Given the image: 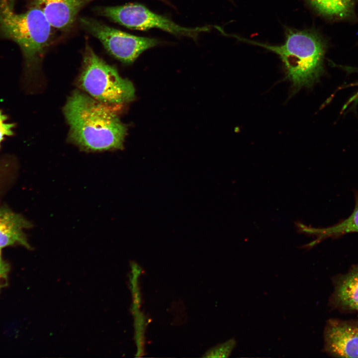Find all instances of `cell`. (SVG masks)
<instances>
[{"label": "cell", "mask_w": 358, "mask_h": 358, "mask_svg": "<svg viewBox=\"0 0 358 358\" xmlns=\"http://www.w3.org/2000/svg\"><path fill=\"white\" fill-rule=\"evenodd\" d=\"M97 12L115 22L134 29L157 28L176 35L191 37H195L200 32L209 30L207 27L195 28L182 27L139 4L100 7L97 8Z\"/></svg>", "instance_id": "obj_5"}, {"label": "cell", "mask_w": 358, "mask_h": 358, "mask_svg": "<svg viewBox=\"0 0 358 358\" xmlns=\"http://www.w3.org/2000/svg\"><path fill=\"white\" fill-rule=\"evenodd\" d=\"M78 84L91 97L107 104H123L135 97L132 83L122 78L115 67L99 57L87 44Z\"/></svg>", "instance_id": "obj_4"}, {"label": "cell", "mask_w": 358, "mask_h": 358, "mask_svg": "<svg viewBox=\"0 0 358 358\" xmlns=\"http://www.w3.org/2000/svg\"><path fill=\"white\" fill-rule=\"evenodd\" d=\"M79 22L111 55L124 63H132L143 51L158 43L155 39L133 35L93 18L82 17Z\"/></svg>", "instance_id": "obj_6"}, {"label": "cell", "mask_w": 358, "mask_h": 358, "mask_svg": "<svg viewBox=\"0 0 358 358\" xmlns=\"http://www.w3.org/2000/svg\"><path fill=\"white\" fill-rule=\"evenodd\" d=\"M324 351L333 357L358 358V321L330 319L324 331Z\"/></svg>", "instance_id": "obj_7"}, {"label": "cell", "mask_w": 358, "mask_h": 358, "mask_svg": "<svg viewBox=\"0 0 358 358\" xmlns=\"http://www.w3.org/2000/svg\"><path fill=\"white\" fill-rule=\"evenodd\" d=\"M312 235H316L318 244L322 239L330 237H338L345 234L358 232V194L356 196V204L351 215L347 219L334 226L326 228H311Z\"/></svg>", "instance_id": "obj_12"}, {"label": "cell", "mask_w": 358, "mask_h": 358, "mask_svg": "<svg viewBox=\"0 0 358 358\" xmlns=\"http://www.w3.org/2000/svg\"><path fill=\"white\" fill-rule=\"evenodd\" d=\"M321 14L332 18L343 19L354 13V0H307Z\"/></svg>", "instance_id": "obj_11"}, {"label": "cell", "mask_w": 358, "mask_h": 358, "mask_svg": "<svg viewBox=\"0 0 358 358\" xmlns=\"http://www.w3.org/2000/svg\"><path fill=\"white\" fill-rule=\"evenodd\" d=\"M237 38L278 55L284 64L287 78L292 84L293 92L303 87H311L322 74L325 44L314 32L290 30L287 32L285 43L278 46Z\"/></svg>", "instance_id": "obj_2"}, {"label": "cell", "mask_w": 358, "mask_h": 358, "mask_svg": "<svg viewBox=\"0 0 358 358\" xmlns=\"http://www.w3.org/2000/svg\"><path fill=\"white\" fill-rule=\"evenodd\" d=\"M94 0H32L31 6L40 9L54 28L67 31L81 9Z\"/></svg>", "instance_id": "obj_8"}, {"label": "cell", "mask_w": 358, "mask_h": 358, "mask_svg": "<svg viewBox=\"0 0 358 358\" xmlns=\"http://www.w3.org/2000/svg\"><path fill=\"white\" fill-rule=\"evenodd\" d=\"M63 111L70 127L69 139L81 149L100 152L123 148L126 127L108 104L75 90Z\"/></svg>", "instance_id": "obj_1"}, {"label": "cell", "mask_w": 358, "mask_h": 358, "mask_svg": "<svg viewBox=\"0 0 358 358\" xmlns=\"http://www.w3.org/2000/svg\"><path fill=\"white\" fill-rule=\"evenodd\" d=\"M9 270L8 265L2 259L0 248V291L7 285V276Z\"/></svg>", "instance_id": "obj_15"}, {"label": "cell", "mask_w": 358, "mask_h": 358, "mask_svg": "<svg viewBox=\"0 0 358 358\" xmlns=\"http://www.w3.org/2000/svg\"><path fill=\"white\" fill-rule=\"evenodd\" d=\"M53 28L38 7L31 6L24 12L17 13L9 0H0V35L18 45L27 73L36 68L51 44Z\"/></svg>", "instance_id": "obj_3"}, {"label": "cell", "mask_w": 358, "mask_h": 358, "mask_svg": "<svg viewBox=\"0 0 358 358\" xmlns=\"http://www.w3.org/2000/svg\"><path fill=\"white\" fill-rule=\"evenodd\" d=\"M31 226L22 215L7 208L0 207V248L16 244L30 248L24 230Z\"/></svg>", "instance_id": "obj_10"}, {"label": "cell", "mask_w": 358, "mask_h": 358, "mask_svg": "<svg viewBox=\"0 0 358 358\" xmlns=\"http://www.w3.org/2000/svg\"><path fill=\"white\" fill-rule=\"evenodd\" d=\"M330 303L340 310L358 314V266L335 279Z\"/></svg>", "instance_id": "obj_9"}, {"label": "cell", "mask_w": 358, "mask_h": 358, "mask_svg": "<svg viewBox=\"0 0 358 358\" xmlns=\"http://www.w3.org/2000/svg\"><path fill=\"white\" fill-rule=\"evenodd\" d=\"M236 345V341L234 339H230L209 351L206 357H228L230 355Z\"/></svg>", "instance_id": "obj_13"}, {"label": "cell", "mask_w": 358, "mask_h": 358, "mask_svg": "<svg viewBox=\"0 0 358 358\" xmlns=\"http://www.w3.org/2000/svg\"><path fill=\"white\" fill-rule=\"evenodd\" d=\"M14 124L7 121V117L0 110V147L5 137L13 134Z\"/></svg>", "instance_id": "obj_14"}]
</instances>
